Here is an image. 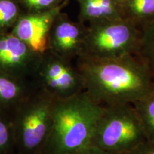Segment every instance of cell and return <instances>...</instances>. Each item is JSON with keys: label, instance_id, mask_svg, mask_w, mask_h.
<instances>
[{"label": "cell", "instance_id": "obj_3", "mask_svg": "<svg viewBox=\"0 0 154 154\" xmlns=\"http://www.w3.org/2000/svg\"><path fill=\"white\" fill-rule=\"evenodd\" d=\"M56 99L36 88L11 113L16 147L42 154L51 132Z\"/></svg>", "mask_w": 154, "mask_h": 154}, {"label": "cell", "instance_id": "obj_18", "mask_svg": "<svg viewBox=\"0 0 154 154\" xmlns=\"http://www.w3.org/2000/svg\"><path fill=\"white\" fill-rule=\"evenodd\" d=\"M126 154H154V143L146 140Z\"/></svg>", "mask_w": 154, "mask_h": 154}, {"label": "cell", "instance_id": "obj_8", "mask_svg": "<svg viewBox=\"0 0 154 154\" xmlns=\"http://www.w3.org/2000/svg\"><path fill=\"white\" fill-rule=\"evenodd\" d=\"M86 32L85 24L74 22L61 11L49 31L47 51L69 60L76 59L84 54Z\"/></svg>", "mask_w": 154, "mask_h": 154}, {"label": "cell", "instance_id": "obj_12", "mask_svg": "<svg viewBox=\"0 0 154 154\" xmlns=\"http://www.w3.org/2000/svg\"><path fill=\"white\" fill-rule=\"evenodd\" d=\"M124 17L142 26L154 19V0H121Z\"/></svg>", "mask_w": 154, "mask_h": 154}, {"label": "cell", "instance_id": "obj_10", "mask_svg": "<svg viewBox=\"0 0 154 154\" xmlns=\"http://www.w3.org/2000/svg\"><path fill=\"white\" fill-rule=\"evenodd\" d=\"M36 88L32 81L0 72V113L10 116Z\"/></svg>", "mask_w": 154, "mask_h": 154}, {"label": "cell", "instance_id": "obj_7", "mask_svg": "<svg viewBox=\"0 0 154 154\" xmlns=\"http://www.w3.org/2000/svg\"><path fill=\"white\" fill-rule=\"evenodd\" d=\"M42 57L10 32L0 33V72L32 81Z\"/></svg>", "mask_w": 154, "mask_h": 154}, {"label": "cell", "instance_id": "obj_9", "mask_svg": "<svg viewBox=\"0 0 154 154\" xmlns=\"http://www.w3.org/2000/svg\"><path fill=\"white\" fill-rule=\"evenodd\" d=\"M69 2V0L47 11H23L10 32L25 42L34 51L43 54L48 49V37L54 21Z\"/></svg>", "mask_w": 154, "mask_h": 154}, {"label": "cell", "instance_id": "obj_1", "mask_svg": "<svg viewBox=\"0 0 154 154\" xmlns=\"http://www.w3.org/2000/svg\"><path fill=\"white\" fill-rule=\"evenodd\" d=\"M76 60L84 91L101 106L134 103L154 90V75L137 54L109 59L83 54Z\"/></svg>", "mask_w": 154, "mask_h": 154}, {"label": "cell", "instance_id": "obj_17", "mask_svg": "<svg viewBox=\"0 0 154 154\" xmlns=\"http://www.w3.org/2000/svg\"><path fill=\"white\" fill-rule=\"evenodd\" d=\"M25 12H40L59 7L69 0H17Z\"/></svg>", "mask_w": 154, "mask_h": 154}, {"label": "cell", "instance_id": "obj_11", "mask_svg": "<svg viewBox=\"0 0 154 154\" xmlns=\"http://www.w3.org/2000/svg\"><path fill=\"white\" fill-rule=\"evenodd\" d=\"M79 13V21L88 24L125 18L121 0H76Z\"/></svg>", "mask_w": 154, "mask_h": 154}, {"label": "cell", "instance_id": "obj_6", "mask_svg": "<svg viewBox=\"0 0 154 154\" xmlns=\"http://www.w3.org/2000/svg\"><path fill=\"white\" fill-rule=\"evenodd\" d=\"M32 81L36 88L56 99L84 91L82 75L76 63L49 51L42 54Z\"/></svg>", "mask_w": 154, "mask_h": 154}, {"label": "cell", "instance_id": "obj_14", "mask_svg": "<svg viewBox=\"0 0 154 154\" xmlns=\"http://www.w3.org/2000/svg\"><path fill=\"white\" fill-rule=\"evenodd\" d=\"M136 54L154 75V19L140 26L139 47Z\"/></svg>", "mask_w": 154, "mask_h": 154}, {"label": "cell", "instance_id": "obj_13", "mask_svg": "<svg viewBox=\"0 0 154 154\" xmlns=\"http://www.w3.org/2000/svg\"><path fill=\"white\" fill-rule=\"evenodd\" d=\"M133 104L140 119L146 139L154 143V90Z\"/></svg>", "mask_w": 154, "mask_h": 154}, {"label": "cell", "instance_id": "obj_5", "mask_svg": "<svg viewBox=\"0 0 154 154\" xmlns=\"http://www.w3.org/2000/svg\"><path fill=\"white\" fill-rule=\"evenodd\" d=\"M140 36V26L126 18L92 23L87 26L83 54L101 59L136 54Z\"/></svg>", "mask_w": 154, "mask_h": 154}, {"label": "cell", "instance_id": "obj_2", "mask_svg": "<svg viewBox=\"0 0 154 154\" xmlns=\"http://www.w3.org/2000/svg\"><path fill=\"white\" fill-rule=\"evenodd\" d=\"M102 109L84 91L56 99L51 132L42 154H72L91 146Z\"/></svg>", "mask_w": 154, "mask_h": 154}, {"label": "cell", "instance_id": "obj_15", "mask_svg": "<svg viewBox=\"0 0 154 154\" xmlns=\"http://www.w3.org/2000/svg\"><path fill=\"white\" fill-rule=\"evenodd\" d=\"M22 13L17 0H0V33L10 32Z\"/></svg>", "mask_w": 154, "mask_h": 154}, {"label": "cell", "instance_id": "obj_19", "mask_svg": "<svg viewBox=\"0 0 154 154\" xmlns=\"http://www.w3.org/2000/svg\"><path fill=\"white\" fill-rule=\"evenodd\" d=\"M72 154H113L109 152L103 151L99 148L94 146H88L87 147L79 150V151L74 152Z\"/></svg>", "mask_w": 154, "mask_h": 154}, {"label": "cell", "instance_id": "obj_16", "mask_svg": "<svg viewBox=\"0 0 154 154\" xmlns=\"http://www.w3.org/2000/svg\"><path fill=\"white\" fill-rule=\"evenodd\" d=\"M16 147L10 116L0 113V154H7Z\"/></svg>", "mask_w": 154, "mask_h": 154}, {"label": "cell", "instance_id": "obj_4", "mask_svg": "<svg viewBox=\"0 0 154 154\" xmlns=\"http://www.w3.org/2000/svg\"><path fill=\"white\" fill-rule=\"evenodd\" d=\"M146 140L134 104L121 103L103 106L91 146L113 154H126Z\"/></svg>", "mask_w": 154, "mask_h": 154}]
</instances>
